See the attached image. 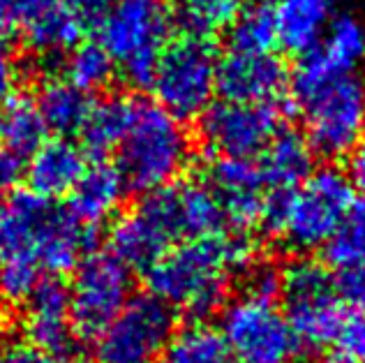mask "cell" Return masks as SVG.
Listing matches in <instances>:
<instances>
[{
  "label": "cell",
  "instance_id": "obj_1",
  "mask_svg": "<svg viewBox=\"0 0 365 363\" xmlns=\"http://www.w3.org/2000/svg\"><path fill=\"white\" fill-rule=\"evenodd\" d=\"M95 229L83 227L67 208L33 193L0 197V294L26 301L42 273L76 269Z\"/></svg>",
  "mask_w": 365,
  "mask_h": 363
},
{
  "label": "cell",
  "instance_id": "obj_2",
  "mask_svg": "<svg viewBox=\"0 0 365 363\" xmlns=\"http://www.w3.org/2000/svg\"><path fill=\"white\" fill-rule=\"evenodd\" d=\"M255 243L238 234L180 241L146 271L150 296L171 310L210 315L227 299L234 271L255 266Z\"/></svg>",
  "mask_w": 365,
  "mask_h": 363
},
{
  "label": "cell",
  "instance_id": "obj_3",
  "mask_svg": "<svg viewBox=\"0 0 365 363\" xmlns=\"http://www.w3.org/2000/svg\"><path fill=\"white\" fill-rule=\"evenodd\" d=\"M351 204L354 185L347 174L335 167H322L301 185L268 193L259 223L294 250L307 252L329 243Z\"/></svg>",
  "mask_w": 365,
  "mask_h": 363
},
{
  "label": "cell",
  "instance_id": "obj_4",
  "mask_svg": "<svg viewBox=\"0 0 365 363\" xmlns=\"http://www.w3.org/2000/svg\"><path fill=\"white\" fill-rule=\"evenodd\" d=\"M116 158L125 188L150 195L176 183L185 171L192 158V139L182 121L171 116L158 102L132 98L130 121Z\"/></svg>",
  "mask_w": 365,
  "mask_h": 363
},
{
  "label": "cell",
  "instance_id": "obj_5",
  "mask_svg": "<svg viewBox=\"0 0 365 363\" xmlns=\"http://www.w3.org/2000/svg\"><path fill=\"white\" fill-rule=\"evenodd\" d=\"M100 44L134 86H150L169 44L171 16L158 0H116L98 19Z\"/></svg>",
  "mask_w": 365,
  "mask_h": 363
},
{
  "label": "cell",
  "instance_id": "obj_6",
  "mask_svg": "<svg viewBox=\"0 0 365 363\" xmlns=\"http://www.w3.org/2000/svg\"><path fill=\"white\" fill-rule=\"evenodd\" d=\"M217 53L206 35L185 33L162 51L150 91L162 109L178 121L201 116L217 93Z\"/></svg>",
  "mask_w": 365,
  "mask_h": 363
},
{
  "label": "cell",
  "instance_id": "obj_7",
  "mask_svg": "<svg viewBox=\"0 0 365 363\" xmlns=\"http://www.w3.org/2000/svg\"><path fill=\"white\" fill-rule=\"evenodd\" d=\"M282 305L301 347L319 349L338 340L344 308L333 275L317 260H294L282 269Z\"/></svg>",
  "mask_w": 365,
  "mask_h": 363
},
{
  "label": "cell",
  "instance_id": "obj_8",
  "mask_svg": "<svg viewBox=\"0 0 365 363\" xmlns=\"http://www.w3.org/2000/svg\"><path fill=\"white\" fill-rule=\"evenodd\" d=\"M220 333L238 363H294L303 349L280 305L247 292L225 305Z\"/></svg>",
  "mask_w": 365,
  "mask_h": 363
},
{
  "label": "cell",
  "instance_id": "obj_9",
  "mask_svg": "<svg viewBox=\"0 0 365 363\" xmlns=\"http://www.w3.org/2000/svg\"><path fill=\"white\" fill-rule=\"evenodd\" d=\"M307 141L326 158L349 155L365 139V79L344 74L299 100Z\"/></svg>",
  "mask_w": 365,
  "mask_h": 363
},
{
  "label": "cell",
  "instance_id": "obj_10",
  "mask_svg": "<svg viewBox=\"0 0 365 363\" xmlns=\"http://www.w3.org/2000/svg\"><path fill=\"white\" fill-rule=\"evenodd\" d=\"M132 301V273L111 252L86 255L70 287V319L81 340H95Z\"/></svg>",
  "mask_w": 365,
  "mask_h": 363
},
{
  "label": "cell",
  "instance_id": "obj_11",
  "mask_svg": "<svg viewBox=\"0 0 365 363\" xmlns=\"http://www.w3.org/2000/svg\"><path fill=\"white\" fill-rule=\"evenodd\" d=\"M174 333L171 308L155 296H132L120 315L95 338V363H158Z\"/></svg>",
  "mask_w": 365,
  "mask_h": 363
},
{
  "label": "cell",
  "instance_id": "obj_12",
  "mask_svg": "<svg viewBox=\"0 0 365 363\" xmlns=\"http://www.w3.org/2000/svg\"><path fill=\"white\" fill-rule=\"evenodd\" d=\"M280 132V116L273 104H247L222 100L201 113V135L220 158L262 155Z\"/></svg>",
  "mask_w": 365,
  "mask_h": 363
},
{
  "label": "cell",
  "instance_id": "obj_13",
  "mask_svg": "<svg viewBox=\"0 0 365 363\" xmlns=\"http://www.w3.org/2000/svg\"><path fill=\"white\" fill-rule=\"evenodd\" d=\"M365 63V21L354 12H342L331 19L324 37L303 58L292 76L296 102L319 86L344 74H356Z\"/></svg>",
  "mask_w": 365,
  "mask_h": 363
},
{
  "label": "cell",
  "instance_id": "obj_14",
  "mask_svg": "<svg viewBox=\"0 0 365 363\" xmlns=\"http://www.w3.org/2000/svg\"><path fill=\"white\" fill-rule=\"evenodd\" d=\"M143 206L153 211L174 243L220 236L225 229V208L215 190L201 180H180L143 197Z\"/></svg>",
  "mask_w": 365,
  "mask_h": 363
},
{
  "label": "cell",
  "instance_id": "obj_15",
  "mask_svg": "<svg viewBox=\"0 0 365 363\" xmlns=\"http://www.w3.org/2000/svg\"><path fill=\"white\" fill-rule=\"evenodd\" d=\"M24 333L28 345L65 363L79 354V336L70 319V290L58 278H42L26 299Z\"/></svg>",
  "mask_w": 365,
  "mask_h": 363
},
{
  "label": "cell",
  "instance_id": "obj_16",
  "mask_svg": "<svg viewBox=\"0 0 365 363\" xmlns=\"http://www.w3.org/2000/svg\"><path fill=\"white\" fill-rule=\"evenodd\" d=\"M289 83L284 63L268 53L227 49L217 61V91L225 100L273 104Z\"/></svg>",
  "mask_w": 365,
  "mask_h": 363
},
{
  "label": "cell",
  "instance_id": "obj_17",
  "mask_svg": "<svg viewBox=\"0 0 365 363\" xmlns=\"http://www.w3.org/2000/svg\"><path fill=\"white\" fill-rule=\"evenodd\" d=\"M264 185L266 180L257 160L217 158L210 169V188L222 202L227 220H232L241 232L262 220L268 195Z\"/></svg>",
  "mask_w": 365,
  "mask_h": 363
},
{
  "label": "cell",
  "instance_id": "obj_18",
  "mask_svg": "<svg viewBox=\"0 0 365 363\" xmlns=\"http://www.w3.org/2000/svg\"><path fill=\"white\" fill-rule=\"evenodd\" d=\"M109 241L111 255L128 266L130 271H148L162 255L176 245L165 225L143 204H139L134 211L125 213L113 223Z\"/></svg>",
  "mask_w": 365,
  "mask_h": 363
},
{
  "label": "cell",
  "instance_id": "obj_19",
  "mask_svg": "<svg viewBox=\"0 0 365 363\" xmlns=\"http://www.w3.org/2000/svg\"><path fill=\"white\" fill-rule=\"evenodd\" d=\"M86 171L83 148H79L67 137H58L37 148L26 167L31 193L42 199H53L70 195Z\"/></svg>",
  "mask_w": 365,
  "mask_h": 363
},
{
  "label": "cell",
  "instance_id": "obj_20",
  "mask_svg": "<svg viewBox=\"0 0 365 363\" xmlns=\"http://www.w3.org/2000/svg\"><path fill=\"white\" fill-rule=\"evenodd\" d=\"M125 180L120 171L107 165V162H98L93 167H86L79 183L70 193V211L83 227L95 229L118 211L125 197Z\"/></svg>",
  "mask_w": 365,
  "mask_h": 363
},
{
  "label": "cell",
  "instance_id": "obj_21",
  "mask_svg": "<svg viewBox=\"0 0 365 363\" xmlns=\"http://www.w3.org/2000/svg\"><path fill=\"white\" fill-rule=\"evenodd\" d=\"M277 42L292 53L312 51L333 19L331 0H280L273 7Z\"/></svg>",
  "mask_w": 365,
  "mask_h": 363
},
{
  "label": "cell",
  "instance_id": "obj_22",
  "mask_svg": "<svg viewBox=\"0 0 365 363\" xmlns=\"http://www.w3.org/2000/svg\"><path fill=\"white\" fill-rule=\"evenodd\" d=\"M264 180L275 190H292L312 174L314 150L299 132L280 130L259 160Z\"/></svg>",
  "mask_w": 365,
  "mask_h": 363
},
{
  "label": "cell",
  "instance_id": "obj_23",
  "mask_svg": "<svg viewBox=\"0 0 365 363\" xmlns=\"http://www.w3.org/2000/svg\"><path fill=\"white\" fill-rule=\"evenodd\" d=\"M37 111L42 113L46 130L58 132L61 137L81 132L86 118H88L93 102L88 93L76 88L65 76H51L37 91Z\"/></svg>",
  "mask_w": 365,
  "mask_h": 363
},
{
  "label": "cell",
  "instance_id": "obj_24",
  "mask_svg": "<svg viewBox=\"0 0 365 363\" xmlns=\"http://www.w3.org/2000/svg\"><path fill=\"white\" fill-rule=\"evenodd\" d=\"M46 126L37 104L28 98H12L0 109V148L14 153L21 160L46 141Z\"/></svg>",
  "mask_w": 365,
  "mask_h": 363
},
{
  "label": "cell",
  "instance_id": "obj_25",
  "mask_svg": "<svg viewBox=\"0 0 365 363\" xmlns=\"http://www.w3.org/2000/svg\"><path fill=\"white\" fill-rule=\"evenodd\" d=\"M162 363H229V349L220 329L192 322L171 333Z\"/></svg>",
  "mask_w": 365,
  "mask_h": 363
},
{
  "label": "cell",
  "instance_id": "obj_26",
  "mask_svg": "<svg viewBox=\"0 0 365 363\" xmlns=\"http://www.w3.org/2000/svg\"><path fill=\"white\" fill-rule=\"evenodd\" d=\"M86 21L72 9L56 3L40 21H35L26 35L28 46L40 56H63L70 53L76 44H81Z\"/></svg>",
  "mask_w": 365,
  "mask_h": 363
},
{
  "label": "cell",
  "instance_id": "obj_27",
  "mask_svg": "<svg viewBox=\"0 0 365 363\" xmlns=\"http://www.w3.org/2000/svg\"><path fill=\"white\" fill-rule=\"evenodd\" d=\"M132 98H107L95 102L81 128L83 144L95 155H107L118 148L130 121Z\"/></svg>",
  "mask_w": 365,
  "mask_h": 363
},
{
  "label": "cell",
  "instance_id": "obj_28",
  "mask_svg": "<svg viewBox=\"0 0 365 363\" xmlns=\"http://www.w3.org/2000/svg\"><path fill=\"white\" fill-rule=\"evenodd\" d=\"M116 72V63L100 42H81L67 53L65 79L83 93L107 88Z\"/></svg>",
  "mask_w": 365,
  "mask_h": 363
},
{
  "label": "cell",
  "instance_id": "obj_29",
  "mask_svg": "<svg viewBox=\"0 0 365 363\" xmlns=\"http://www.w3.org/2000/svg\"><path fill=\"white\" fill-rule=\"evenodd\" d=\"M326 260L335 269L365 264V199H354L347 215L342 218L340 227L324 245Z\"/></svg>",
  "mask_w": 365,
  "mask_h": 363
},
{
  "label": "cell",
  "instance_id": "obj_30",
  "mask_svg": "<svg viewBox=\"0 0 365 363\" xmlns=\"http://www.w3.org/2000/svg\"><path fill=\"white\" fill-rule=\"evenodd\" d=\"M277 44L275 14L268 5H250L245 12L229 26V49L268 53Z\"/></svg>",
  "mask_w": 365,
  "mask_h": 363
},
{
  "label": "cell",
  "instance_id": "obj_31",
  "mask_svg": "<svg viewBox=\"0 0 365 363\" xmlns=\"http://www.w3.org/2000/svg\"><path fill=\"white\" fill-rule=\"evenodd\" d=\"M247 7L250 0H182V21L187 33L208 37L232 26Z\"/></svg>",
  "mask_w": 365,
  "mask_h": 363
},
{
  "label": "cell",
  "instance_id": "obj_32",
  "mask_svg": "<svg viewBox=\"0 0 365 363\" xmlns=\"http://www.w3.org/2000/svg\"><path fill=\"white\" fill-rule=\"evenodd\" d=\"M58 0H0V35L26 33Z\"/></svg>",
  "mask_w": 365,
  "mask_h": 363
},
{
  "label": "cell",
  "instance_id": "obj_33",
  "mask_svg": "<svg viewBox=\"0 0 365 363\" xmlns=\"http://www.w3.org/2000/svg\"><path fill=\"white\" fill-rule=\"evenodd\" d=\"M335 292L342 305H349L356 312H365V264L340 269L333 275Z\"/></svg>",
  "mask_w": 365,
  "mask_h": 363
},
{
  "label": "cell",
  "instance_id": "obj_34",
  "mask_svg": "<svg viewBox=\"0 0 365 363\" xmlns=\"http://www.w3.org/2000/svg\"><path fill=\"white\" fill-rule=\"evenodd\" d=\"M19 81H21V63L5 35H0V109L16 98Z\"/></svg>",
  "mask_w": 365,
  "mask_h": 363
},
{
  "label": "cell",
  "instance_id": "obj_35",
  "mask_svg": "<svg viewBox=\"0 0 365 363\" xmlns=\"http://www.w3.org/2000/svg\"><path fill=\"white\" fill-rule=\"evenodd\" d=\"M340 349L356 361H365V312L344 315V322L338 333Z\"/></svg>",
  "mask_w": 365,
  "mask_h": 363
},
{
  "label": "cell",
  "instance_id": "obj_36",
  "mask_svg": "<svg viewBox=\"0 0 365 363\" xmlns=\"http://www.w3.org/2000/svg\"><path fill=\"white\" fill-rule=\"evenodd\" d=\"M282 287V271L273 269L268 264H255L247 271V294L262 296V299H277Z\"/></svg>",
  "mask_w": 365,
  "mask_h": 363
},
{
  "label": "cell",
  "instance_id": "obj_37",
  "mask_svg": "<svg viewBox=\"0 0 365 363\" xmlns=\"http://www.w3.org/2000/svg\"><path fill=\"white\" fill-rule=\"evenodd\" d=\"M26 171L24 160L9 153L5 148H0V197H5L9 193H14V188L19 185Z\"/></svg>",
  "mask_w": 365,
  "mask_h": 363
},
{
  "label": "cell",
  "instance_id": "obj_38",
  "mask_svg": "<svg viewBox=\"0 0 365 363\" xmlns=\"http://www.w3.org/2000/svg\"><path fill=\"white\" fill-rule=\"evenodd\" d=\"M5 363H65V361L46 354V352L26 342V345H16L9 349V354L5 357Z\"/></svg>",
  "mask_w": 365,
  "mask_h": 363
},
{
  "label": "cell",
  "instance_id": "obj_39",
  "mask_svg": "<svg viewBox=\"0 0 365 363\" xmlns=\"http://www.w3.org/2000/svg\"><path fill=\"white\" fill-rule=\"evenodd\" d=\"M58 3L65 5L67 9H72L83 21H88V19H100L104 14V9L111 5V0H58Z\"/></svg>",
  "mask_w": 365,
  "mask_h": 363
},
{
  "label": "cell",
  "instance_id": "obj_40",
  "mask_svg": "<svg viewBox=\"0 0 365 363\" xmlns=\"http://www.w3.org/2000/svg\"><path fill=\"white\" fill-rule=\"evenodd\" d=\"M347 178L354 188L361 190V193L365 195V139L349 153Z\"/></svg>",
  "mask_w": 365,
  "mask_h": 363
},
{
  "label": "cell",
  "instance_id": "obj_41",
  "mask_svg": "<svg viewBox=\"0 0 365 363\" xmlns=\"http://www.w3.org/2000/svg\"><path fill=\"white\" fill-rule=\"evenodd\" d=\"M312 363H361V361L351 359L349 354H344L342 349H338V352H326V354L317 357Z\"/></svg>",
  "mask_w": 365,
  "mask_h": 363
},
{
  "label": "cell",
  "instance_id": "obj_42",
  "mask_svg": "<svg viewBox=\"0 0 365 363\" xmlns=\"http://www.w3.org/2000/svg\"><path fill=\"white\" fill-rule=\"evenodd\" d=\"M3 324H5V299L0 294V331H3Z\"/></svg>",
  "mask_w": 365,
  "mask_h": 363
},
{
  "label": "cell",
  "instance_id": "obj_43",
  "mask_svg": "<svg viewBox=\"0 0 365 363\" xmlns=\"http://www.w3.org/2000/svg\"><path fill=\"white\" fill-rule=\"evenodd\" d=\"M0 363H5V357L3 354H0Z\"/></svg>",
  "mask_w": 365,
  "mask_h": 363
},
{
  "label": "cell",
  "instance_id": "obj_44",
  "mask_svg": "<svg viewBox=\"0 0 365 363\" xmlns=\"http://www.w3.org/2000/svg\"><path fill=\"white\" fill-rule=\"evenodd\" d=\"M158 3H162V0H158Z\"/></svg>",
  "mask_w": 365,
  "mask_h": 363
},
{
  "label": "cell",
  "instance_id": "obj_45",
  "mask_svg": "<svg viewBox=\"0 0 365 363\" xmlns=\"http://www.w3.org/2000/svg\"><path fill=\"white\" fill-rule=\"evenodd\" d=\"M229 363H232V361H229Z\"/></svg>",
  "mask_w": 365,
  "mask_h": 363
}]
</instances>
